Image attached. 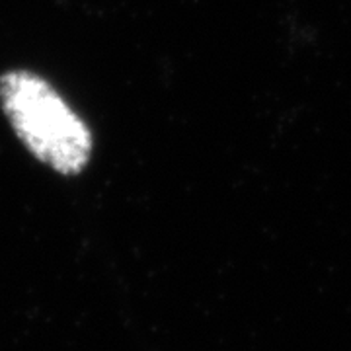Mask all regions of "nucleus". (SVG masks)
<instances>
[{
    "instance_id": "obj_1",
    "label": "nucleus",
    "mask_w": 351,
    "mask_h": 351,
    "mask_svg": "<svg viewBox=\"0 0 351 351\" xmlns=\"http://www.w3.org/2000/svg\"><path fill=\"white\" fill-rule=\"evenodd\" d=\"M0 104L16 135L38 160L64 176L86 168L92 133L45 78L29 71L2 75Z\"/></svg>"
}]
</instances>
